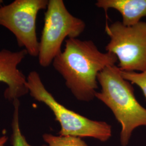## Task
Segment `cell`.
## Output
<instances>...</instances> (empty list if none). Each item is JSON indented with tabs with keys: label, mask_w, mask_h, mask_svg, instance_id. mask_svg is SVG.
Listing matches in <instances>:
<instances>
[{
	"label": "cell",
	"mask_w": 146,
	"mask_h": 146,
	"mask_svg": "<svg viewBox=\"0 0 146 146\" xmlns=\"http://www.w3.org/2000/svg\"><path fill=\"white\" fill-rule=\"evenodd\" d=\"M117 62L114 54L101 52L93 41L74 38L66 40L64 50L52 64L74 96L78 101L88 102L95 98L99 88V74Z\"/></svg>",
	"instance_id": "cell-1"
},
{
	"label": "cell",
	"mask_w": 146,
	"mask_h": 146,
	"mask_svg": "<svg viewBox=\"0 0 146 146\" xmlns=\"http://www.w3.org/2000/svg\"><path fill=\"white\" fill-rule=\"evenodd\" d=\"M101 90L95 98L107 106L121 126L120 142L128 145L133 131L146 126V108L137 100L130 82L123 78L116 65L108 66L98 75Z\"/></svg>",
	"instance_id": "cell-2"
},
{
	"label": "cell",
	"mask_w": 146,
	"mask_h": 146,
	"mask_svg": "<svg viewBox=\"0 0 146 146\" xmlns=\"http://www.w3.org/2000/svg\"><path fill=\"white\" fill-rule=\"evenodd\" d=\"M27 81L31 97L46 104L52 111L61 125L60 135L92 137L101 142H106L111 137V125L104 121L91 120L60 104L46 88L36 71L29 73Z\"/></svg>",
	"instance_id": "cell-3"
},
{
	"label": "cell",
	"mask_w": 146,
	"mask_h": 146,
	"mask_svg": "<svg viewBox=\"0 0 146 146\" xmlns=\"http://www.w3.org/2000/svg\"><path fill=\"white\" fill-rule=\"evenodd\" d=\"M85 28L84 21L70 13L63 1L49 0L39 41L37 57L40 65L44 68L49 67L62 52L66 38H78Z\"/></svg>",
	"instance_id": "cell-4"
},
{
	"label": "cell",
	"mask_w": 146,
	"mask_h": 146,
	"mask_svg": "<svg viewBox=\"0 0 146 146\" xmlns=\"http://www.w3.org/2000/svg\"><path fill=\"white\" fill-rule=\"evenodd\" d=\"M105 31L110 40L106 52L114 54L121 71L142 72L146 69V22L132 26L121 22L106 24Z\"/></svg>",
	"instance_id": "cell-5"
},
{
	"label": "cell",
	"mask_w": 146,
	"mask_h": 146,
	"mask_svg": "<svg viewBox=\"0 0 146 146\" xmlns=\"http://www.w3.org/2000/svg\"><path fill=\"white\" fill-rule=\"evenodd\" d=\"M48 3V0H15L0 8V26L11 31L18 45L31 56H37L39 50L37 16L47 9Z\"/></svg>",
	"instance_id": "cell-6"
},
{
	"label": "cell",
	"mask_w": 146,
	"mask_h": 146,
	"mask_svg": "<svg viewBox=\"0 0 146 146\" xmlns=\"http://www.w3.org/2000/svg\"><path fill=\"white\" fill-rule=\"evenodd\" d=\"M27 54L24 49L17 52L0 50V82L7 86L4 93L7 99L13 101L29 93L27 78L18 68Z\"/></svg>",
	"instance_id": "cell-7"
},
{
	"label": "cell",
	"mask_w": 146,
	"mask_h": 146,
	"mask_svg": "<svg viewBox=\"0 0 146 146\" xmlns=\"http://www.w3.org/2000/svg\"><path fill=\"white\" fill-rule=\"evenodd\" d=\"M95 5L106 13L113 9L121 14L122 23L125 26H132L141 22L146 17V0H98Z\"/></svg>",
	"instance_id": "cell-8"
},
{
	"label": "cell",
	"mask_w": 146,
	"mask_h": 146,
	"mask_svg": "<svg viewBox=\"0 0 146 146\" xmlns=\"http://www.w3.org/2000/svg\"><path fill=\"white\" fill-rule=\"evenodd\" d=\"M43 139L48 146H88L82 138L73 136H55L44 134Z\"/></svg>",
	"instance_id": "cell-9"
},
{
	"label": "cell",
	"mask_w": 146,
	"mask_h": 146,
	"mask_svg": "<svg viewBox=\"0 0 146 146\" xmlns=\"http://www.w3.org/2000/svg\"><path fill=\"white\" fill-rule=\"evenodd\" d=\"M14 106V111L12 121V146H33L29 145L25 136L21 133L19 125V110L20 106V102L19 99L13 101ZM41 146H48L43 145Z\"/></svg>",
	"instance_id": "cell-10"
},
{
	"label": "cell",
	"mask_w": 146,
	"mask_h": 146,
	"mask_svg": "<svg viewBox=\"0 0 146 146\" xmlns=\"http://www.w3.org/2000/svg\"><path fill=\"white\" fill-rule=\"evenodd\" d=\"M121 73L123 78L140 88L146 99V69L142 72L121 70Z\"/></svg>",
	"instance_id": "cell-11"
},
{
	"label": "cell",
	"mask_w": 146,
	"mask_h": 146,
	"mask_svg": "<svg viewBox=\"0 0 146 146\" xmlns=\"http://www.w3.org/2000/svg\"><path fill=\"white\" fill-rule=\"evenodd\" d=\"M7 137L5 135L0 137V146H5V143L7 141Z\"/></svg>",
	"instance_id": "cell-12"
},
{
	"label": "cell",
	"mask_w": 146,
	"mask_h": 146,
	"mask_svg": "<svg viewBox=\"0 0 146 146\" xmlns=\"http://www.w3.org/2000/svg\"><path fill=\"white\" fill-rule=\"evenodd\" d=\"M3 2V1L2 0H0V8H1V7L2 6V5Z\"/></svg>",
	"instance_id": "cell-13"
}]
</instances>
